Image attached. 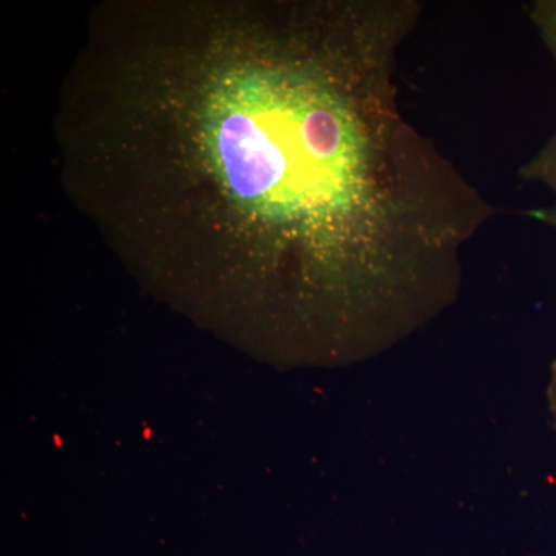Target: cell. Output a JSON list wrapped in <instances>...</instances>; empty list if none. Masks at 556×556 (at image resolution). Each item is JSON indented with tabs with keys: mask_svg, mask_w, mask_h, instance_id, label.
<instances>
[{
	"mask_svg": "<svg viewBox=\"0 0 556 556\" xmlns=\"http://www.w3.org/2000/svg\"><path fill=\"white\" fill-rule=\"evenodd\" d=\"M407 0L135 7L84 84L76 192L113 243L236 266L382 346L496 208L405 115Z\"/></svg>",
	"mask_w": 556,
	"mask_h": 556,
	"instance_id": "obj_1",
	"label": "cell"
},
{
	"mask_svg": "<svg viewBox=\"0 0 556 556\" xmlns=\"http://www.w3.org/2000/svg\"><path fill=\"white\" fill-rule=\"evenodd\" d=\"M532 21L556 68V0L533 3ZM522 170L526 179L546 192L547 203L540 218L554 229L556 236V127Z\"/></svg>",
	"mask_w": 556,
	"mask_h": 556,
	"instance_id": "obj_2",
	"label": "cell"
},
{
	"mask_svg": "<svg viewBox=\"0 0 556 556\" xmlns=\"http://www.w3.org/2000/svg\"><path fill=\"white\" fill-rule=\"evenodd\" d=\"M551 407H552V412H554V416H555V420H556V364L554 367V376H552Z\"/></svg>",
	"mask_w": 556,
	"mask_h": 556,
	"instance_id": "obj_3",
	"label": "cell"
}]
</instances>
